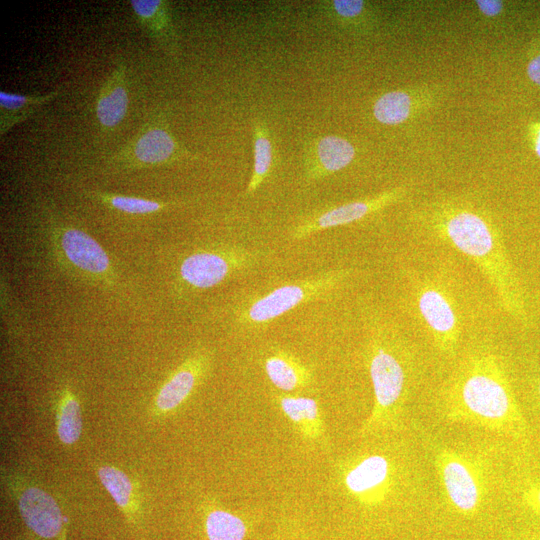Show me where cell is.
Segmentation results:
<instances>
[{
  "label": "cell",
  "instance_id": "cb8c5ba5",
  "mask_svg": "<svg viewBox=\"0 0 540 540\" xmlns=\"http://www.w3.org/2000/svg\"><path fill=\"white\" fill-rule=\"evenodd\" d=\"M411 97L404 91H390L381 95L373 105V115L385 125L404 122L411 111Z\"/></svg>",
  "mask_w": 540,
  "mask_h": 540
},
{
  "label": "cell",
  "instance_id": "5b68a950",
  "mask_svg": "<svg viewBox=\"0 0 540 540\" xmlns=\"http://www.w3.org/2000/svg\"><path fill=\"white\" fill-rule=\"evenodd\" d=\"M407 466L380 452L351 459L342 472L346 492L365 507H377L409 484Z\"/></svg>",
  "mask_w": 540,
  "mask_h": 540
},
{
  "label": "cell",
  "instance_id": "9c48e42d",
  "mask_svg": "<svg viewBox=\"0 0 540 540\" xmlns=\"http://www.w3.org/2000/svg\"><path fill=\"white\" fill-rule=\"evenodd\" d=\"M50 235L57 258L68 269L94 282L111 281L113 272L110 259L93 237L67 224L54 225Z\"/></svg>",
  "mask_w": 540,
  "mask_h": 540
},
{
  "label": "cell",
  "instance_id": "d4e9b609",
  "mask_svg": "<svg viewBox=\"0 0 540 540\" xmlns=\"http://www.w3.org/2000/svg\"><path fill=\"white\" fill-rule=\"evenodd\" d=\"M95 196L102 203L129 214H149L169 207L171 202L154 201L141 197L97 192Z\"/></svg>",
  "mask_w": 540,
  "mask_h": 540
},
{
  "label": "cell",
  "instance_id": "603a6c76",
  "mask_svg": "<svg viewBox=\"0 0 540 540\" xmlns=\"http://www.w3.org/2000/svg\"><path fill=\"white\" fill-rule=\"evenodd\" d=\"M82 432V414L78 400L65 389L59 403L57 412V434L65 445H72L78 441Z\"/></svg>",
  "mask_w": 540,
  "mask_h": 540
},
{
  "label": "cell",
  "instance_id": "8fae6325",
  "mask_svg": "<svg viewBox=\"0 0 540 540\" xmlns=\"http://www.w3.org/2000/svg\"><path fill=\"white\" fill-rule=\"evenodd\" d=\"M17 506L27 529L39 540H65L64 517L55 499L38 486L22 484Z\"/></svg>",
  "mask_w": 540,
  "mask_h": 540
},
{
  "label": "cell",
  "instance_id": "e0dca14e",
  "mask_svg": "<svg viewBox=\"0 0 540 540\" xmlns=\"http://www.w3.org/2000/svg\"><path fill=\"white\" fill-rule=\"evenodd\" d=\"M130 5L140 26L163 48L173 51L176 34L166 1L131 0Z\"/></svg>",
  "mask_w": 540,
  "mask_h": 540
},
{
  "label": "cell",
  "instance_id": "2e32d148",
  "mask_svg": "<svg viewBox=\"0 0 540 540\" xmlns=\"http://www.w3.org/2000/svg\"><path fill=\"white\" fill-rule=\"evenodd\" d=\"M275 400L303 439L324 443L325 426L319 405L314 399L281 394L276 395Z\"/></svg>",
  "mask_w": 540,
  "mask_h": 540
},
{
  "label": "cell",
  "instance_id": "9a60e30c",
  "mask_svg": "<svg viewBox=\"0 0 540 540\" xmlns=\"http://www.w3.org/2000/svg\"><path fill=\"white\" fill-rule=\"evenodd\" d=\"M354 156L355 148L347 139L336 135L320 137L307 157V178L320 179L337 172L349 165Z\"/></svg>",
  "mask_w": 540,
  "mask_h": 540
},
{
  "label": "cell",
  "instance_id": "7a4b0ae2",
  "mask_svg": "<svg viewBox=\"0 0 540 540\" xmlns=\"http://www.w3.org/2000/svg\"><path fill=\"white\" fill-rule=\"evenodd\" d=\"M429 227L438 239L473 261L508 315L527 323L521 282L501 234L488 218L473 209L450 205L432 216Z\"/></svg>",
  "mask_w": 540,
  "mask_h": 540
},
{
  "label": "cell",
  "instance_id": "44dd1931",
  "mask_svg": "<svg viewBox=\"0 0 540 540\" xmlns=\"http://www.w3.org/2000/svg\"><path fill=\"white\" fill-rule=\"evenodd\" d=\"M254 167L245 195L256 191L263 180L268 176L273 158L272 142L265 124L261 121L254 123L253 141Z\"/></svg>",
  "mask_w": 540,
  "mask_h": 540
},
{
  "label": "cell",
  "instance_id": "4316f807",
  "mask_svg": "<svg viewBox=\"0 0 540 540\" xmlns=\"http://www.w3.org/2000/svg\"><path fill=\"white\" fill-rule=\"evenodd\" d=\"M364 1L361 0H334L330 7L334 13L343 19H351L359 16L364 9Z\"/></svg>",
  "mask_w": 540,
  "mask_h": 540
},
{
  "label": "cell",
  "instance_id": "7c38bea8",
  "mask_svg": "<svg viewBox=\"0 0 540 540\" xmlns=\"http://www.w3.org/2000/svg\"><path fill=\"white\" fill-rule=\"evenodd\" d=\"M403 195L402 188H395L365 200L334 207L298 224L292 232V237L303 239L321 230L353 223L396 202Z\"/></svg>",
  "mask_w": 540,
  "mask_h": 540
},
{
  "label": "cell",
  "instance_id": "ffe728a7",
  "mask_svg": "<svg viewBox=\"0 0 540 540\" xmlns=\"http://www.w3.org/2000/svg\"><path fill=\"white\" fill-rule=\"evenodd\" d=\"M99 479L117 506L132 524L137 521L136 507L132 499V484L128 476L112 466H102L97 471Z\"/></svg>",
  "mask_w": 540,
  "mask_h": 540
},
{
  "label": "cell",
  "instance_id": "5bb4252c",
  "mask_svg": "<svg viewBox=\"0 0 540 540\" xmlns=\"http://www.w3.org/2000/svg\"><path fill=\"white\" fill-rule=\"evenodd\" d=\"M128 103L127 65L124 60H118L96 98V118L102 130H114L123 121Z\"/></svg>",
  "mask_w": 540,
  "mask_h": 540
},
{
  "label": "cell",
  "instance_id": "8992f818",
  "mask_svg": "<svg viewBox=\"0 0 540 540\" xmlns=\"http://www.w3.org/2000/svg\"><path fill=\"white\" fill-rule=\"evenodd\" d=\"M188 155L171 133L166 113L158 111L111 157L109 164L119 169H139L172 163Z\"/></svg>",
  "mask_w": 540,
  "mask_h": 540
},
{
  "label": "cell",
  "instance_id": "7402d4cb",
  "mask_svg": "<svg viewBox=\"0 0 540 540\" xmlns=\"http://www.w3.org/2000/svg\"><path fill=\"white\" fill-rule=\"evenodd\" d=\"M208 540H244L247 525L239 516L221 509H211L205 517Z\"/></svg>",
  "mask_w": 540,
  "mask_h": 540
},
{
  "label": "cell",
  "instance_id": "52a82bcc",
  "mask_svg": "<svg viewBox=\"0 0 540 540\" xmlns=\"http://www.w3.org/2000/svg\"><path fill=\"white\" fill-rule=\"evenodd\" d=\"M350 270L329 271L317 277L287 283L253 300L240 314L245 324H266L300 304L324 294L350 274Z\"/></svg>",
  "mask_w": 540,
  "mask_h": 540
},
{
  "label": "cell",
  "instance_id": "d6986e66",
  "mask_svg": "<svg viewBox=\"0 0 540 540\" xmlns=\"http://www.w3.org/2000/svg\"><path fill=\"white\" fill-rule=\"evenodd\" d=\"M61 92L62 89L58 88L49 94L34 96L0 91V135L3 136L12 127L28 119Z\"/></svg>",
  "mask_w": 540,
  "mask_h": 540
},
{
  "label": "cell",
  "instance_id": "f1b7e54d",
  "mask_svg": "<svg viewBox=\"0 0 540 540\" xmlns=\"http://www.w3.org/2000/svg\"><path fill=\"white\" fill-rule=\"evenodd\" d=\"M529 79L540 86V54L533 57L527 65Z\"/></svg>",
  "mask_w": 540,
  "mask_h": 540
},
{
  "label": "cell",
  "instance_id": "277c9868",
  "mask_svg": "<svg viewBox=\"0 0 540 540\" xmlns=\"http://www.w3.org/2000/svg\"><path fill=\"white\" fill-rule=\"evenodd\" d=\"M433 464L442 496L450 508L465 517L479 513L489 495V464L477 452L436 444Z\"/></svg>",
  "mask_w": 540,
  "mask_h": 540
},
{
  "label": "cell",
  "instance_id": "4dcf8cb0",
  "mask_svg": "<svg viewBox=\"0 0 540 540\" xmlns=\"http://www.w3.org/2000/svg\"><path fill=\"white\" fill-rule=\"evenodd\" d=\"M526 540H540V536L529 537Z\"/></svg>",
  "mask_w": 540,
  "mask_h": 540
},
{
  "label": "cell",
  "instance_id": "ac0fdd59",
  "mask_svg": "<svg viewBox=\"0 0 540 540\" xmlns=\"http://www.w3.org/2000/svg\"><path fill=\"white\" fill-rule=\"evenodd\" d=\"M264 370L270 382L281 391H294L307 386L311 371L291 354L277 350L264 360Z\"/></svg>",
  "mask_w": 540,
  "mask_h": 540
},
{
  "label": "cell",
  "instance_id": "4fadbf2b",
  "mask_svg": "<svg viewBox=\"0 0 540 540\" xmlns=\"http://www.w3.org/2000/svg\"><path fill=\"white\" fill-rule=\"evenodd\" d=\"M208 367L205 354L187 358L159 390L155 400L157 414H166L180 406L202 380Z\"/></svg>",
  "mask_w": 540,
  "mask_h": 540
},
{
  "label": "cell",
  "instance_id": "30bf717a",
  "mask_svg": "<svg viewBox=\"0 0 540 540\" xmlns=\"http://www.w3.org/2000/svg\"><path fill=\"white\" fill-rule=\"evenodd\" d=\"M255 260L252 252L241 248L200 251L182 261L179 273L190 287L207 289L221 283L234 272L252 266Z\"/></svg>",
  "mask_w": 540,
  "mask_h": 540
},
{
  "label": "cell",
  "instance_id": "1f68e13d",
  "mask_svg": "<svg viewBox=\"0 0 540 540\" xmlns=\"http://www.w3.org/2000/svg\"><path fill=\"white\" fill-rule=\"evenodd\" d=\"M537 393H538V396H539V399H540V379H539L538 384H537Z\"/></svg>",
  "mask_w": 540,
  "mask_h": 540
},
{
  "label": "cell",
  "instance_id": "3957f363",
  "mask_svg": "<svg viewBox=\"0 0 540 540\" xmlns=\"http://www.w3.org/2000/svg\"><path fill=\"white\" fill-rule=\"evenodd\" d=\"M367 366L374 404L360 432L363 435L391 429L401 420L414 380L415 362L399 338L375 331L367 346Z\"/></svg>",
  "mask_w": 540,
  "mask_h": 540
},
{
  "label": "cell",
  "instance_id": "484cf974",
  "mask_svg": "<svg viewBox=\"0 0 540 540\" xmlns=\"http://www.w3.org/2000/svg\"><path fill=\"white\" fill-rule=\"evenodd\" d=\"M519 495L522 504L528 510L540 516V481L523 484Z\"/></svg>",
  "mask_w": 540,
  "mask_h": 540
},
{
  "label": "cell",
  "instance_id": "6da1fadb",
  "mask_svg": "<svg viewBox=\"0 0 540 540\" xmlns=\"http://www.w3.org/2000/svg\"><path fill=\"white\" fill-rule=\"evenodd\" d=\"M440 406L449 423L476 426L514 439L527 436V422L507 371L493 353L479 351L466 357L443 389Z\"/></svg>",
  "mask_w": 540,
  "mask_h": 540
},
{
  "label": "cell",
  "instance_id": "83f0119b",
  "mask_svg": "<svg viewBox=\"0 0 540 540\" xmlns=\"http://www.w3.org/2000/svg\"><path fill=\"white\" fill-rule=\"evenodd\" d=\"M479 10L486 16H497L503 9V2L498 0H478L476 1Z\"/></svg>",
  "mask_w": 540,
  "mask_h": 540
},
{
  "label": "cell",
  "instance_id": "ba28073f",
  "mask_svg": "<svg viewBox=\"0 0 540 540\" xmlns=\"http://www.w3.org/2000/svg\"><path fill=\"white\" fill-rule=\"evenodd\" d=\"M417 310L437 350L445 356L456 354L461 325L456 303L437 280L424 279L415 290Z\"/></svg>",
  "mask_w": 540,
  "mask_h": 540
},
{
  "label": "cell",
  "instance_id": "f546056e",
  "mask_svg": "<svg viewBox=\"0 0 540 540\" xmlns=\"http://www.w3.org/2000/svg\"><path fill=\"white\" fill-rule=\"evenodd\" d=\"M534 150L536 155L540 158V125L537 127L534 136Z\"/></svg>",
  "mask_w": 540,
  "mask_h": 540
}]
</instances>
